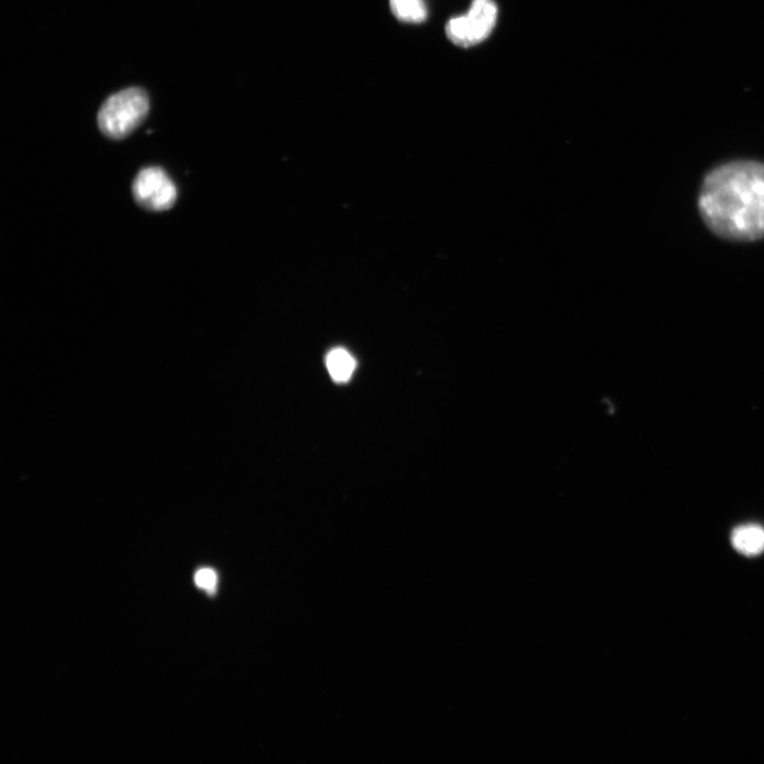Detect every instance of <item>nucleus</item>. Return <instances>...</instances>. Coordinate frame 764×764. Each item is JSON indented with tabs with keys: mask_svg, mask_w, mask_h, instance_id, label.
Here are the masks:
<instances>
[{
	"mask_svg": "<svg viewBox=\"0 0 764 764\" xmlns=\"http://www.w3.org/2000/svg\"><path fill=\"white\" fill-rule=\"evenodd\" d=\"M732 545L745 557H757L764 552V528L758 525L737 527L732 533Z\"/></svg>",
	"mask_w": 764,
	"mask_h": 764,
	"instance_id": "39448f33",
	"label": "nucleus"
},
{
	"mask_svg": "<svg viewBox=\"0 0 764 764\" xmlns=\"http://www.w3.org/2000/svg\"><path fill=\"white\" fill-rule=\"evenodd\" d=\"M326 366L336 382H346L356 370V361L346 350L335 349L327 355Z\"/></svg>",
	"mask_w": 764,
	"mask_h": 764,
	"instance_id": "423d86ee",
	"label": "nucleus"
},
{
	"mask_svg": "<svg viewBox=\"0 0 764 764\" xmlns=\"http://www.w3.org/2000/svg\"><path fill=\"white\" fill-rule=\"evenodd\" d=\"M195 582L198 587L206 590L207 593L214 594L218 584V576L213 569H200L196 573Z\"/></svg>",
	"mask_w": 764,
	"mask_h": 764,
	"instance_id": "6e6552de",
	"label": "nucleus"
},
{
	"mask_svg": "<svg viewBox=\"0 0 764 764\" xmlns=\"http://www.w3.org/2000/svg\"><path fill=\"white\" fill-rule=\"evenodd\" d=\"M497 19L498 8L494 0H473L470 11L449 20L446 34L454 44L472 47L490 37Z\"/></svg>",
	"mask_w": 764,
	"mask_h": 764,
	"instance_id": "7ed1b4c3",
	"label": "nucleus"
},
{
	"mask_svg": "<svg viewBox=\"0 0 764 764\" xmlns=\"http://www.w3.org/2000/svg\"><path fill=\"white\" fill-rule=\"evenodd\" d=\"M390 7L397 20L408 24H421L428 16L424 0H390Z\"/></svg>",
	"mask_w": 764,
	"mask_h": 764,
	"instance_id": "0eeeda50",
	"label": "nucleus"
},
{
	"mask_svg": "<svg viewBox=\"0 0 764 764\" xmlns=\"http://www.w3.org/2000/svg\"><path fill=\"white\" fill-rule=\"evenodd\" d=\"M707 227L736 241L764 238V165L735 162L706 177L699 199Z\"/></svg>",
	"mask_w": 764,
	"mask_h": 764,
	"instance_id": "f257e3e1",
	"label": "nucleus"
},
{
	"mask_svg": "<svg viewBox=\"0 0 764 764\" xmlns=\"http://www.w3.org/2000/svg\"><path fill=\"white\" fill-rule=\"evenodd\" d=\"M138 205L150 212H164L176 204L178 190L165 170L158 167L143 169L132 186Z\"/></svg>",
	"mask_w": 764,
	"mask_h": 764,
	"instance_id": "20e7f679",
	"label": "nucleus"
},
{
	"mask_svg": "<svg viewBox=\"0 0 764 764\" xmlns=\"http://www.w3.org/2000/svg\"><path fill=\"white\" fill-rule=\"evenodd\" d=\"M149 110L150 100L144 90L127 89L102 104L98 126L112 140H123L144 123Z\"/></svg>",
	"mask_w": 764,
	"mask_h": 764,
	"instance_id": "f03ea898",
	"label": "nucleus"
}]
</instances>
